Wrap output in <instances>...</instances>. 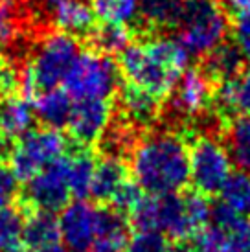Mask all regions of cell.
<instances>
[{"instance_id":"d6a6232c","label":"cell","mask_w":250,"mask_h":252,"mask_svg":"<svg viewBox=\"0 0 250 252\" xmlns=\"http://www.w3.org/2000/svg\"><path fill=\"white\" fill-rule=\"evenodd\" d=\"M245 221V217L237 216L236 212L230 208L228 204H224L222 201L212 204V210H210V223L222 228V230H234L237 224H241Z\"/></svg>"},{"instance_id":"2e32d148","label":"cell","mask_w":250,"mask_h":252,"mask_svg":"<svg viewBox=\"0 0 250 252\" xmlns=\"http://www.w3.org/2000/svg\"><path fill=\"white\" fill-rule=\"evenodd\" d=\"M186 0H140L138 19L151 32L179 30Z\"/></svg>"},{"instance_id":"5b68a950","label":"cell","mask_w":250,"mask_h":252,"mask_svg":"<svg viewBox=\"0 0 250 252\" xmlns=\"http://www.w3.org/2000/svg\"><path fill=\"white\" fill-rule=\"evenodd\" d=\"M131 224L136 230H156L166 234L173 241H186L197 232L189 219L184 195H144L140 204L129 216Z\"/></svg>"},{"instance_id":"44dd1931","label":"cell","mask_w":250,"mask_h":252,"mask_svg":"<svg viewBox=\"0 0 250 252\" xmlns=\"http://www.w3.org/2000/svg\"><path fill=\"white\" fill-rule=\"evenodd\" d=\"M59 241H61V232L56 214L42 210L30 212L24 219V228H22V243L26 245V249L31 252Z\"/></svg>"},{"instance_id":"d4e9b609","label":"cell","mask_w":250,"mask_h":252,"mask_svg":"<svg viewBox=\"0 0 250 252\" xmlns=\"http://www.w3.org/2000/svg\"><path fill=\"white\" fill-rule=\"evenodd\" d=\"M219 193L222 203L228 204L237 216L245 219L250 217V173L241 169L236 173H230Z\"/></svg>"},{"instance_id":"484cf974","label":"cell","mask_w":250,"mask_h":252,"mask_svg":"<svg viewBox=\"0 0 250 252\" xmlns=\"http://www.w3.org/2000/svg\"><path fill=\"white\" fill-rule=\"evenodd\" d=\"M26 212L19 204H9L0 208V252L11 251L22 243V228H24Z\"/></svg>"},{"instance_id":"f546056e","label":"cell","mask_w":250,"mask_h":252,"mask_svg":"<svg viewBox=\"0 0 250 252\" xmlns=\"http://www.w3.org/2000/svg\"><path fill=\"white\" fill-rule=\"evenodd\" d=\"M144 189L140 188L134 179H127V181L118 188V191L112 195L111 206H114L116 210H120L125 216H131V212L140 204V201L144 199Z\"/></svg>"},{"instance_id":"ac0fdd59","label":"cell","mask_w":250,"mask_h":252,"mask_svg":"<svg viewBox=\"0 0 250 252\" xmlns=\"http://www.w3.org/2000/svg\"><path fill=\"white\" fill-rule=\"evenodd\" d=\"M202 59H204L201 64L202 72L216 85L239 76L243 72L245 61H247L241 54V50L234 44V41H222L217 48H214Z\"/></svg>"},{"instance_id":"9c48e42d","label":"cell","mask_w":250,"mask_h":252,"mask_svg":"<svg viewBox=\"0 0 250 252\" xmlns=\"http://www.w3.org/2000/svg\"><path fill=\"white\" fill-rule=\"evenodd\" d=\"M66 149L68 142L62 133H59V129H31L19 138L9 166L15 171V175L19 177V181L26 182L44 166H48L50 162L68 153Z\"/></svg>"},{"instance_id":"e0dca14e","label":"cell","mask_w":250,"mask_h":252,"mask_svg":"<svg viewBox=\"0 0 250 252\" xmlns=\"http://www.w3.org/2000/svg\"><path fill=\"white\" fill-rule=\"evenodd\" d=\"M33 111L35 118L42 122L44 127L52 129H62L68 126L70 114L74 109V99L64 89H50L41 94H37L33 99Z\"/></svg>"},{"instance_id":"3957f363","label":"cell","mask_w":250,"mask_h":252,"mask_svg":"<svg viewBox=\"0 0 250 252\" xmlns=\"http://www.w3.org/2000/svg\"><path fill=\"white\" fill-rule=\"evenodd\" d=\"M230 32V21L217 0H186L179 26V41L197 57H204L221 44Z\"/></svg>"},{"instance_id":"d6986e66","label":"cell","mask_w":250,"mask_h":252,"mask_svg":"<svg viewBox=\"0 0 250 252\" xmlns=\"http://www.w3.org/2000/svg\"><path fill=\"white\" fill-rule=\"evenodd\" d=\"M129 179V168L124 158L116 157H101L96 164L94 179H92L91 197L97 203L109 204L112 195Z\"/></svg>"},{"instance_id":"74e56055","label":"cell","mask_w":250,"mask_h":252,"mask_svg":"<svg viewBox=\"0 0 250 252\" xmlns=\"http://www.w3.org/2000/svg\"><path fill=\"white\" fill-rule=\"evenodd\" d=\"M31 252H68V251H66V247L62 245V243H54V245L42 247V249H37V251H31Z\"/></svg>"},{"instance_id":"7a4b0ae2","label":"cell","mask_w":250,"mask_h":252,"mask_svg":"<svg viewBox=\"0 0 250 252\" xmlns=\"http://www.w3.org/2000/svg\"><path fill=\"white\" fill-rule=\"evenodd\" d=\"M79 54L81 46L77 37L59 30L48 33L37 44L24 70H21L22 96L31 101L37 94L62 85Z\"/></svg>"},{"instance_id":"8992f818","label":"cell","mask_w":250,"mask_h":252,"mask_svg":"<svg viewBox=\"0 0 250 252\" xmlns=\"http://www.w3.org/2000/svg\"><path fill=\"white\" fill-rule=\"evenodd\" d=\"M226 144L212 133H201L189 142V182L202 195H217L232 173Z\"/></svg>"},{"instance_id":"7402d4cb","label":"cell","mask_w":250,"mask_h":252,"mask_svg":"<svg viewBox=\"0 0 250 252\" xmlns=\"http://www.w3.org/2000/svg\"><path fill=\"white\" fill-rule=\"evenodd\" d=\"M96 164L97 158L91 147L77 146L72 153H68V186L74 199L87 201V197H91Z\"/></svg>"},{"instance_id":"8fae6325","label":"cell","mask_w":250,"mask_h":252,"mask_svg":"<svg viewBox=\"0 0 250 252\" xmlns=\"http://www.w3.org/2000/svg\"><path fill=\"white\" fill-rule=\"evenodd\" d=\"M61 241L68 252H91L97 239V206L76 199L59 216Z\"/></svg>"},{"instance_id":"8d00e7d4","label":"cell","mask_w":250,"mask_h":252,"mask_svg":"<svg viewBox=\"0 0 250 252\" xmlns=\"http://www.w3.org/2000/svg\"><path fill=\"white\" fill-rule=\"evenodd\" d=\"M224 6L232 15H250V0H224Z\"/></svg>"},{"instance_id":"4dcf8cb0","label":"cell","mask_w":250,"mask_h":252,"mask_svg":"<svg viewBox=\"0 0 250 252\" xmlns=\"http://www.w3.org/2000/svg\"><path fill=\"white\" fill-rule=\"evenodd\" d=\"M230 30L234 44L241 50L243 57L250 63V15H232Z\"/></svg>"},{"instance_id":"cb8c5ba5","label":"cell","mask_w":250,"mask_h":252,"mask_svg":"<svg viewBox=\"0 0 250 252\" xmlns=\"http://www.w3.org/2000/svg\"><path fill=\"white\" fill-rule=\"evenodd\" d=\"M92 50L112 56L122 54L132 42V32L127 24H114V22H103L101 26H96L91 35Z\"/></svg>"},{"instance_id":"ba28073f","label":"cell","mask_w":250,"mask_h":252,"mask_svg":"<svg viewBox=\"0 0 250 252\" xmlns=\"http://www.w3.org/2000/svg\"><path fill=\"white\" fill-rule=\"evenodd\" d=\"M70 186H68V153L50 162L48 166L35 173L22 191H19V206L26 212H61L68 204Z\"/></svg>"},{"instance_id":"ab89813d","label":"cell","mask_w":250,"mask_h":252,"mask_svg":"<svg viewBox=\"0 0 250 252\" xmlns=\"http://www.w3.org/2000/svg\"><path fill=\"white\" fill-rule=\"evenodd\" d=\"M6 4H7V0H0V7H2V6H6Z\"/></svg>"},{"instance_id":"ffe728a7","label":"cell","mask_w":250,"mask_h":252,"mask_svg":"<svg viewBox=\"0 0 250 252\" xmlns=\"http://www.w3.org/2000/svg\"><path fill=\"white\" fill-rule=\"evenodd\" d=\"M33 103L24 96L0 98V133L9 138H21L33 129L35 124Z\"/></svg>"},{"instance_id":"30bf717a","label":"cell","mask_w":250,"mask_h":252,"mask_svg":"<svg viewBox=\"0 0 250 252\" xmlns=\"http://www.w3.org/2000/svg\"><path fill=\"white\" fill-rule=\"evenodd\" d=\"M214 92L216 83L202 72L201 66H188L171 94L167 96L169 109L181 118L202 116L208 109H212Z\"/></svg>"},{"instance_id":"9a60e30c","label":"cell","mask_w":250,"mask_h":252,"mask_svg":"<svg viewBox=\"0 0 250 252\" xmlns=\"http://www.w3.org/2000/svg\"><path fill=\"white\" fill-rule=\"evenodd\" d=\"M96 13L83 0H68L52 9V22L59 32L74 37H87L96 28Z\"/></svg>"},{"instance_id":"1f68e13d","label":"cell","mask_w":250,"mask_h":252,"mask_svg":"<svg viewBox=\"0 0 250 252\" xmlns=\"http://www.w3.org/2000/svg\"><path fill=\"white\" fill-rule=\"evenodd\" d=\"M19 177L15 175L11 166L0 164V208L13 204L19 197Z\"/></svg>"},{"instance_id":"e575fe53","label":"cell","mask_w":250,"mask_h":252,"mask_svg":"<svg viewBox=\"0 0 250 252\" xmlns=\"http://www.w3.org/2000/svg\"><path fill=\"white\" fill-rule=\"evenodd\" d=\"M17 35V22L9 4L0 7V46H7Z\"/></svg>"},{"instance_id":"7c38bea8","label":"cell","mask_w":250,"mask_h":252,"mask_svg":"<svg viewBox=\"0 0 250 252\" xmlns=\"http://www.w3.org/2000/svg\"><path fill=\"white\" fill-rule=\"evenodd\" d=\"M112 122L111 99H79L68 120V133L76 146L91 147L99 142Z\"/></svg>"},{"instance_id":"5bb4252c","label":"cell","mask_w":250,"mask_h":252,"mask_svg":"<svg viewBox=\"0 0 250 252\" xmlns=\"http://www.w3.org/2000/svg\"><path fill=\"white\" fill-rule=\"evenodd\" d=\"M212 109H216V116L224 122L237 112L250 116V72H241L234 79L216 85Z\"/></svg>"},{"instance_id":"52a82bcc","label":"cell","mask_w":250,"mask_h":252,"mask_svg":"<svg viewBox=\"0 0 250 252\" xmlns=\"http://www.w3.org/2000/svg\"><path fill=\"white\" fill-rule=\"evenodd\" d=\"M118 66L127 83L136 85L160 99H166L171 94L182 76V72H177L169 64L160 61L144 41L131 42L120 54Z\"/></svg>"},{"instance_id":"277c9868","label":"cell","mask_w":250,"mask_h":252,"mask_svg":"<svg viewBox=\"0 0 250 252\" xmlns=\"http://www.w3.org/2000/svg\"><path fill=\"white\" fill-rule=\"evenodd\" d=\"M120 76L118 63L111 56L89 50L79 54L62 85L74 101L112 99L120 91Z\"/></svg>"},{"instance_id":"4316f807","label":"cell","mask_w":250,"mask_h":252,"mask_svg":"<svg viewBox=\"0 0 250 252\" xmlns=\"http://www.w3.org/2000/svg\"><path fill=\"white\" fill-rule=\"evenodd\" d=\"M140 0H92L91 6L101 22L131 24L138 19Z\"/></svg>"},{"instance_id":"d590c367","label":"cell","mask_w":250,"mask_h":252,"mask_svg":"<svg viewBox=\"0 0 250 252\" xmlns=\"http://www.w3.org/2000/svg\"><path fill=\"white\" fill-rule=\"evenodd\" d=\"M15 146H17L15 138H9V136L0 133V164H9Z\"/></svg>"},{"instance_id":"836d02e7","label":"cell","mask_w":250,"mask_h":252,"mask_svg":"<svg viewBox=\"0 0 250 252\" xmlns=\"http://www.w3.org/2000/svg\"><path fill=\"white\" fill-rule=\"evenodd\" d=\"M21 91V70L11 61L0 59V98L13 96Z\"/></svg>"},{"instance_id":"603a6c76","label":"cell","mask_w":250,"mask_h":252,"mask_svg":"<svg viewBox=\"0 0 250 252\" xmlns=\"http://www.w3.org/2000/svg\"><path fill=\"white\" fill-rule=\"evenodd\" d=\"M224 144L230 158L241 171L250 173V116H232L224 122Z\"/></svg>"},{"instance_id":"f35d334b","label":"cell","mask_w":250,"mask_h":252,"mask_svg":"<svg viewBox=\"0 0 250 252\" xmlns=\"http://www.w3.org/2000/svg\"><path fill=\"white\" fill-rule=\"evenodd\" d=\"M42 6L48 7V9H54V7H57L59 4H64V2H68V0H41Z\"/></svg>"},{"instance_id":"83f0119b","label":"cell","mask_w":250,"mask_h":252,"mask_svg":"<svg viewBox=\"0 0 250 252\" xmlns=\"http://www.w3.org/2000/svg\"><path fill=\"white\" fill-rule=\"evenodd\" d=\"M127 252H188L186 245H177V241L167 238L166 234L156 230H136L132 234L127 247Z\"/></svg>"},{"instance_id":"f1b7e54d","label":"cell","mask_w":250,"mask_h":252,"mask_svg":"<svg viewBox=\"0 0 250 252\" xmlns=\"http://www.w3.org/2000/svg\"><path fill=\"white\" fill-rule=\"evenodd\" d=\"M226 245L228 232L212 223L204 224L186 239L188 252H226Z\"/></svg>"},{"instance_id":"4fadbf2b","label":"cell","mask_w":250,"mask_h":252,"mask_svg":"<svg viewBox=\"0 0 250 252\" xmlns=\"http://www.w3.org/2000/svg\"><path fill=\"white\" fill-rule=\"evenodd\" d=\"M118 109L120 116L127 126L136 131L149 129L156 124L162 112V99L156 98L151 92L140 89L136 85L125 83L118 91Z\"/></svg>"},{"instance_id":"6da1fadb","label":"cell","mask_w":250,"mask_h":252,"mask_svg":"<svg viewBox=\"0 0 250 252\" xmlns=\"http://www.w3.org/2000/svg\"><path fill=\"white\" fill-rule=\"evenodd\" d=\"M131 175L147 195L181 193L189 182V144L173 131H153L136 142Z\"/></svg>"}]
</instances>
